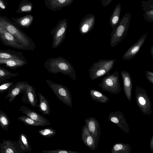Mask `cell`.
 Returning <instances> with one entry per match:
<instances>
[{
    "label": "cell",
    "instance_id": "obj_1",
    "mask_svg": "<svg viewBox=\"0 0 153 153\" xmlns=\"http://www.w3.org/2000/svg\"><path fill=\"white\" fill-rule=\"evenodd\" d=\"M0 26L13 36L25 50L33 51L35 48L33 40L7 16L0 15Z\"/></svg>",
    "mask_w": 153,
    "mask_h": 153
},
{
    "label": "cell",
    "instance_id": "obj_2",
    "mask_svg": "<svg viewBox=\"0 0 153 153\" xmlns=\"http://www.w3.org/2000/svg\"><path fill=\"white\" fill-rule=\"evenodd\" d=\"M44 67L50 73L55 74L60 73L69 76L74 81L76 80V71L73 65L63 57L59 56L47 59L44 62Z\"/></svg>",
    "mask_w": 153,
    "mask_h": 153
},
{
    "label": "cell",
    "instance_id": "obj_3",
    "mask_svg": "<svg viewBox=\"0 0 153 153\" xmlns=\"http://www.w3.org/2000/svg\"><path fill=\"white\" fill-rule=\"evenodd\" d=\"M131 15L130 13H125L119 24L112 30L110 35V43L111 47L116 46L124 38L129 29Z\"/></svg>",
    "mask_w": 153,
    "mask_h": 153
},
{
    "label": "cell",
    "instance_id": "obj_4",
    "mask_svg": "<svg viewBox=\"0 0 153 153\" xmlns=\"http://www.w3.org/2000/svg\"><path fill=\"white\" fill-rule=\"evenodd\" d=\"M115 59H100L93 63L88 70V76L92 80H94L107 74L113 68Z\"/></svg>",
    "mask_w": 153,
    "mask_h": 153
},
{
    "label": "cell",
    "instance_id": "obj_5",
    "mask_svg": "<svg viewBox=\"0 0 153 153\" xmlns=\"http://www.w3.org/2000/svg\"><path fill=\"white\" fill-rule=\"evenodd\" d=\"M45 81L59 100L64 104L71 108L72 98L68 88L62 84L56 83L49 79H46Z\"/></svg>",
    "mask_w": 153,
    "mask_h": 153
},
{
    "label": "cell",
    "instance_id": "obj_6",
    "mask_svg": "<svg viewBox=\"0 0 153 153\" xmlns=\"http://www.w3.org/2000/svg\"><path fill=\"white\" fill-rule=\"evenodd\" d=\"M102 79L99 86L104 91L117 94L121 91L119 73L115 71L111 74H108Z\"/></svg>",
    "mask_w": 153,
    "mask_h": 153
},
{
    "label": "cell",
    "instance_id": "obj_7",
    "mask_svg": "<svg viewBox=\"0 0 153 153\" xmlns=\"http://www.w3.org/2000/svg\"><path fill=\"white\" fill-rule=\"evenodd\" d=\"M135 98L137 105L142 112L150 116L152 113V103L145 90L139 86L135 89Z\"/></svg>",
    "mask_w": 153,
    "mask_h": 153
},
{
    "label": "cell",
    "instance_id": "obj_8",
    "mask_svg": "<svg viewBox=\"0 0 153 153\" xmlns=\"http://www.w3.org/2000/svg\"><path fill=\"white\" fill-rule=\"evenodd\" d=\"M67 28L66 19L60 20L50 32L53 36L52 47L55 49L58 47L64 40Z\"/></svg>",
    "mask_w": 153,
    "mask_h": 153
},
{
    "label": "cell",
    "instance_id": "obj_9",
    "mask_svg": "<svg viewBox=\"0 0 153 153\" xmlns=\"http://www.w3.org/2000/svg\"><path fill=\"white\" fill-rule=\"evenodd\" d=\"M0 40L5 45L14 49L25 50L23 46L11 34L0 26Z\"/></svg>",
    "mask_w": 153,
    "mask_h": 153
},
{
    "label": "cell",
    "instance_id": "obj_10",
    "mask_svg": "<svg viewBox=\"0 0 153 153\" xmlns=\"http://www.w3.org/2000/svg\"><path fill=\"white\" fill-rule=\"evenodd\" d=\"M85 124L92 135L94 140L96 148L98 149V143L100 140L101 127L98 120L93 117H89L85 120Z\"/></svg>",
    "mask_w": 153,
    "mask_h": 153
},
{
    "label": "cell",
    "instance_id": "obj_11",
    "mask_svg": "<svg viewBox=\"0 0 153 153\" xmlns=\"http://www.w3.org/2000/svg\"><path fill=\"white\" fill-rule=\"evenodd\" d=\"M109 120L116 124L123 131L129 132L128 125L123 113L120 111L111 112L108 116Z\"/></svg>",
    "mask_w": 153,
    "mask_h": 153
},
{
    "label": "cell",
    "instance_id": "obj_12",
    "mask_svg": "<svg viewBox=\"0 0 153 153\" xmlns=\"http://www.w3.org/2000/svg\"><path fill=\"white\" fill-rule=\"evenodd\" d=\"M95 22V17L91 14H87L82 19L79 27L80 33L83 35L90 32L93 29Z\"/></svg>",
    "mask_w": 153,
    "mask_h": 153
},
{
    "label": "cell",
    "instance_id": "obj_13",
    "mask_svg": "<svg viewBox=\"0 0 153 153\" xmlns=\"http://www.w3.org/2000/svg\"><path fill=\"white\" fill-rule=\"evenodd\" d=\"M147 33L141 36L137 41L131 46L124 54L122 59L126 60L132 59L137 53L143 45L147 37Z\"/></svg>",
    "mask_w": 153,
    "mask_h": 153
},
{
    "label": "cell",
    "instance_id": "obj_14",
    "mask_svg": "<svg viewBox=\"0 0 153 153\" xmlns=\"http://www.w3.org/2000/svg\"><path fill=\"white\" fill-rule=\"evenodd\" d=\"M28 84L27 82L25 81L17 82L8 91L5 97V99L8 98L9 102H12L20 92L24 91Z\"/></svg>",
    "mask_w": 153,
    "mask_h": 153
},
{
    "label": "cell",
    "instance_id": "obj_15",
    "mask_svg": "<svg viewBox=\"0 0 153 153\" xmlns=\"http://www.w3.org/2000/svg\"><path fill=\"white\" fill-rule=\"evenodd\" d=\"M19 110L34 120L43 123L47 126L51 125L50 122L47 118L27 107L21 105Z\"/></svg>",
    "mask_w": 153,
    "mask_h": 153
},
{
    "label": "cell",
    "instance_id": "obj_16",
    "mask_svg": "<svg viewBox=\"0 0 153 153\" xmlns=\"http://www.w3.org/2000/svg\"><path fill=\"white\" fill-rule=\"evenodd\" d=\"M121 75L123 82V90L125 95L129 101L131 100V91L132 82L130 73L128 71L122 70Z\"/></svg>",
    "mask_w": 153,
    "mask_h": 153
},
{
    "label": "cell",
    "instance_id": "obj_17",
    "mask_svg": "<svg viewBox=\"0 0 153 153\" xmlns=\"http://www.w3.org/2000/svg\"><path fill=\"white\" fill-rule=\"evenodd\" d=\"M74 0H44L46 7L55 12L62 8L68 6L73 3Z\"/></svg>",
    "mask_w": 153,
    "mask_h": 153
},
{
    "label": "cell",
    "instance_id": "obj_18",
    "mask_svg": "<svg viewBox=\"0 0 153 153\" xmlns=\"http://www.w3.org/2000/svg\"><path fill=\"white\" fill-rule=\"evenodd\" d=\"M81 131V138L83 143L90 149L94 151L96 148L94 140L85 124L82 127Z\"/></svg>",
    "mask_w": 153,
    "mask_h": 153
},
{
    "label": "cell",
    "instance_id": "obj_19",
    "mask_svg": "<svg viewBox=\"0 0 153 153\" xmlns=\"http://www.w3.org/2000/svg\"><path fill=\"white\" fill-rule=\"evenodd\" d=\"M0 59L27 61L22 52L10 50H0Z\"/></svg>",
    "mask_w": 153,
    "mask_h": 153
},
{
    "label": "cell",
    "instance_id": "obj_20",
    "mask_svg": "<svg viewBox=\"0 0 153 153\" xmlns=\"http://www.w3.org/2000/svg\"><path fill=\"white\" fill-rule=\"evenodd\" d=\"M24 90L27 102L34 108L37 107L38 100L35 88L28 83Z\"/></svg>",
    "mask_w": 153,
    "mask_h": 153
},
{
    "label": "cell",
    "instance_id": "obj_21",
    "mask_svg": "<svg viewBox=\"0 0 153 153\" xmlns=\"http://www.w3.org/2000/svg\"><path fill=\"white\" fill-rule=\"evenodd\" d=\"M13 22L19 27L28 28L32 24L34 16L31 14H28L17 18L11 17Z\"/></svg>",
    "mask_w": 153,
    "mask_h": 153
},
{
    "label": "cell",
    "instance_id": "obj_22",
    "mask_svg": "<svg viewBox=\"0 0 153 153\" xmlns=\"http://www.w3.org/2000/svg\"><path fill=\"white\" fill-rule=\"evenodd\" d=\"M143 10L144 12L143 17L148 22L153 21V0H149L142 2Z\"/></svg>",
    "mask_w": 153,
    "mask_h": 153
},
{
    "label": "cell",
    "instance_id": "obj_23",
    "mask_svg": "<svg viewBox=\"0 0 153 153\" xmlns=\"http://www.w3.org/2000/svg\"><path fill=\"white\" fill-rule=\"evenodd\" d=\"M38 94L39 100V103L37 104V108L43 115H49L51 113V110L48 100L41 93L38 92Z\"/></svg>",
    "mask_w": 153,
    "mask_h": 153
},
{
    "label": "cell",
    "instance_id": "obj_24",
    "mask_svg": "<svg viewBox=\"0 0 153 153\" xmlns=\"http://www.w3.org/2000/svg\"><path fill=\"white\" fill-rule=\"evenodd\" d=\"M27 61L14 59H0V65L13 70L22 67L27 63Z\"/></svg>",
    "mask_w": 153,
    "mask_h": 153
},
{
    "label": "cell",
    "instance_id": "obj_25",
    "mask_svg": "<svg viewBox=\"0 0 153 153\" xmlns=\"http://www.w3.org/2000/svg\"><path fill=\"white\" fill-rule=\"evenodd\" d=\"M121 10L120 4L118 3L116 5L110 18V25L113 30L115 28L120 21Z\"/></svg>",
    "mask_w": 153,
    "mask_h": 153
},
{
    "label": "cell",
    "instance_id": "obj_26",
    "mask_svg": "<svg viewBox=\"0 0 153 153\" xmlns=\"http://www.w3.org/2000/svg\"><path fill=\"white\" fill-rule=\"evenodd\" d=\"M13 142L10 140H3L0 143V153H18Z\"/></svg>",
    "mask_w": 153,
    "mask_h": 153
},
{
    "label": "cell",
    "instance_id": "obj_27",
    "mask_svg": "<svg viewBox=\"0 0 153 153\" xmlns=\"http://www.w3.org/2000/svg\"><path fill=\"white\" fill-rule=\"evenodd\" d=\"M129 143H117L113 145L111 150V153H130L131 148Z\"/></svg>",
    "mask_w": 153,
    "mask_h": 153
},
{
    "label": "cell",
    "instance_id": "obj_28",
    "mask_svg": "<svg viewBox=\"0 0 153 153\" xmlns=\"http://www.w3.org/2000/svg\"><path fill=\"white\" fill-rule=\"evenodd\" d=\"M18 141L21 149L24 152H30L32 149V146L26 134L21 133L19 136Z\"/></svg>",
    "mask_w": 153,
    "mask_h": 153
},
{
    "label": "cell",
    "instance_id": "obj_29",
    "mask_svg": "<svg viewBox=\"0 0 153 153\" xmlns=\"http://www.w3.org/2000/svg\"><path fill=\"white\" fill-rule=\"evenodd\" d=\"M33 7V5L31 2L27 0H22L19 4L16 12L18 14L31 13Z\"/></svg>",
    "mask_w": 153,
    "mask_h": 153
},
{
    "label": "cell",
    "instance_id": "obj_30",
    "mask_svg": "<svg viewBox=\"0 0 153 153\" xmlns=\"http://www.w3.org/2000/svg\"><path fill=\"white\" fill-rule=\"evenodd\" d=\"M89 93L92 99L95 101L101 103H106L109 100V98L107 96L96 90L91 89Z\"/></svg>",
    "mask_w": 153,
    "mask_h": 153
},
{
    "label": "cell",
    "instance_id": "obj_31",
    "mask_svg": "<svg viewBox=\"0 0 153 153\" xmlns=\"http://www.w3.org/2000/svg\"><path fill=\"white\" fill-rule=\"evenodd\" d=\"M18 119L27 126H44L46 125L43 123L34 120L26 115L19 116Z\"/></svg>",
    "mask_w": 153,
    "mask_h": 153
},
{
    "label": "cell",
    "instance_id": "obj_32",
    "mask_svg": "<svg viewBox=\"0 0 153 153\" xmlns=\"http://www.w3.org/2000/svg\"><path fill=\"white\" fill-rule=\"evenodd\" d=\"M10 120L7 114L2 110L0 111V126L4 130L8 131V127L10 123Z\"/></svg>",
    "mask_w": 153,
    "mask_h": 153
},
{
    "label": "cell",
    "instance_id": "obj_33",
    "mask_svg": "<svg viewBox=\"0 0 153 153\" xmlns=\"http://www.w3.org/2000/svg\"><path fill=\"white\" fill-rule=\"evenodd\" d=\"M19 74V73H12L0 66V79L2 82L10 78L16 77Z\"/></svg>",
    "mask_w": 153,
    "mask_h": 153
},
{
    "label": "cell",
    "instance_id": "obj_34",
    "mask_svg": "<svg viewBox=\"0 0 153 153\" xmlns=\"http://www.w3.org/2000/svg\"><path fill=\"white\" fill-rule=\"evenodd\" d=\"M38 133L42 136L46 137H51L56 134V131L51 127L45 128L38 131Z\"/></svg>",
    "mask_w": 153,
    "mask_h": 153
},
{
    "label": "cell",
    "instance_id": "obj_35",
    "mask_svg": "<svg viewBox=\"0 0 153 153\" xmlns=\"http://www.w3.org/2000/svg\"><path fill=\"white\" fill-rule=\"evenodd\" d=\"M14 83L11 82H4L0 83V94L8 91L14 85Z\"/></svg>",
    "mask_w": 153,
    "mask_h": 153
},
{
    "label": "cell",
    "instance_id": "obj_36",
    "mask_svg": "<svg viewBox=\"0 0 153 153\" xmlns=\"http://www.w3.org/2000/svg\"><path fill=\"white\" fill-rule=\"evenodd\" d=\"M43 153H80L79 152L66 149H58L54 150H45L42 151Z\"/></svg>",
    "mask_w": 153,
    "mask_h": 153
},
{
    "label": "cell",
    "instance_id": "obj_37",
    "mask_svg": "<svg viewBox=\"0 0 153 153\" xmlns=\"http://www.w3.org/2000/svg\"><path fill=\"white\" fill-rule=\"evenodd\" d=\"M146 79L149 82L153 84V72L149 71L145 72Z\"/></svg>",
    "mask_w": 153,
    "mask_h": 153
},
{
    "label": "cell",
    "instance_id": "obj_38",
    "mask_svg": "<svg viewBox=\"0 0 153 153\" xmlns=\"http://www.w3.org/2000/svg\"><path fill=\"white\" fill-rule=\"evenodd\" d=\"M8 6L7 3L4 0H0V10H2L6 9Z\"/></svg>",
    "mask_w": 153,
    "mask_h": 153
},
{
    "label": "cell",
    "instance_id": "obj_39",
    "mask_svg": "<svg viewBox=\"0 0 153 153\" xmlns=\"http://www.w3.org/2000/svg\"><path fill=\"white\" fill-rule=\"evenodd\" d=\"M112 0H102L101 3L104 7L108 6L111 3Z\"/></svg>",
    "mask_w": 153,
    "mask_h": 153
},
{
    "label": "cell",
    "instance_id": "obj_40",
    "mask_svg": "<svg viewBox=\"0 0 153 153\" xmlns=\"http://www.w3.org/2000/svg\"><path fill=\"white\" fill-rule=\"evenodd\" d=\"M150 148L152 152L153 151V136H152L150 140Z\"/></svg>",
    "mask_w": 153,
    "mask_h": 153
},
{
    "label": "cell",
    "instance_id": "obj_41",
    "mask_svg": "<svg viewBox=\"0 0 153 153\" xmlns=\"http://www.w3.org/2000/svg\"><path fill=\"white\" fill-rule=\"evenodd\" d=\"M151 54L152 58H153V45H152L151 48Z\"/></svg>",
    "mask_w": 153,
    "mask_h": 153
},
{
    "label": "cell",
    "instance_id": "obj_42",
    "mask_svg": "<svg viewBox=\"0 0 153 153\" xmlns=\"http://www.w3.org/2000/svg\"><path fill=\"white\" fill-rule=\"evenodd\" d=\"M1 82H2L0 79V83H1Z\"/></svg>",
    "mask_w": 153,
    "mask_h": 153
}]
</instances>
